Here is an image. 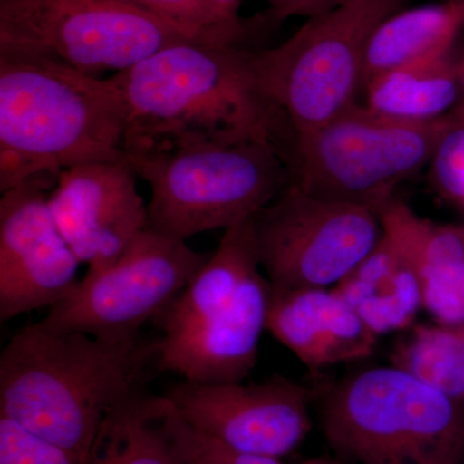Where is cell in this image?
Returning a JSON list of instances; mask_svg holds the SVG:
<instances>
[{
  "label": "cell",
  "instance_id": "1",
  "mask_svg": "<svg viewBox=\"0 0 464 464\" xmlns=\"http://www.w3.org/2000/svg\"><path fill=\"white\" fill-rule=\"evenodd\" d=\"M111 79L123 102L125 155L257 142L279 149L288 164L295 130L266 87L253 48L179 43Z\"/></svg>",
  "mask_w": 464,
  "mask_h": 464
},
{
  "label": "cell",
  "instance_id": "2",
  "mask_svg": "<svg viewBox=\"0 0 464 464\" xmlns=\"http://www.w3.org/2000/svg\"><path fill=\"white\" fill-rule=\"evenodd\" d=\"M152 371L157 341L105 340L33 324L0 355V417L85 464L106 418L143 393Z\"/></svg>",
  "mask_w": 464,
  "mask_h": 464
},
{
  "label": "cell",
  "instance_id": "3",
  "mask_svg": "<svg viewBox=\"0 0 464 464\" xmlns=\"http://www.w3.org/2000/svg\"><path fill=\"white\" fill-rule=\"evenodd\" d=\"M125 115L111 78L38 57H0V191L56 182L69 168L125 161Z\"/></svg>",
  "mask_w": 464,
  "mask_h": 464
},
{
  "label": "cell",
  "instance_id": "4",
  "mask_svg": "<svg viewBox=\"0 0 464 464\" xmlns=\"http://www.w3.org/2000/svg\"><path fill=\"white\" fill-rule=\"evenodd\" d=\"M253 218L225 231L192 282L157 317L158 372L192 383L243 382L267 331L271 284L259 273Z\"/></svg>",
  "mask_w": 464,
  "mask_h": 464
},
{
  "label": "cell",
  "instance_id": "5",
  "mask_svg": "<svg viewBox=\"0 0 464 464\" xmlns=\"http://www.w3.org/2000/svg\"><path fill=\"white\" fill-rule=\"evenodd\" d=\"M333 450L359 464H464V401L398 366L351 375L324 396Z\"/></svg>",
  "mask_w": 464,
  "mask_h": 464
},
{
  "label": "cell",
  "instance_id": "6",
  "mask_svg": "<svg viewBox=\"0 0 464 464\" xmlns=\"http://www.w3.org/2000/svg\"><path fill=\"white\" fill-rule=\"evenodd\" d=\"M125 160L151 188L149 227L185 241L248 221L292 183L282 151L268 143H200Z\"/></svg>",
  "mask_w": 464,
  "mask_h": 464
},
{
  "label": "cell",
  "instance_id": "7",
  "mask_svg": "<svg viewBox=\"0 0 464 464\" xmlns=\"http://www.w3.org/2000/svg\"><path fill=\"white\" fill-rule=\"evenodd\" d=\"M456 125L449 114L415 123L353 103L295 140L288 161L292 183L314 197L381 216L398 199L402 183L431 166L440 143Z\"/></svg>",
  "mask_w": 464,
  "mask_h": 464
},
{
  "label": "cell",
  "instance_id": "8",
  "mask_svg": "<svg viewBox=\"0 0 464 464\" xmlns=\"http://www.w3.org/2000/svg\"><path fill=\"white\" fill-rule=\"evenodd\" d=\"M185 42L219 44L121 0H0V57L45 58L99 76Z\"/></svg>",
  "mask_w": 464,
  "mask_h": 464
},
{
  "label": "cell",
  "instance_id": "9",
  "mask_svg": "<svg viewBox=\"0 0 464 464\" xmlns=\"http://www.w3.org/2000/svg\"><path fill=\"white\" fill-rule=\"evenodd\" d=\"M409 0H350L308 18L297 32L258 51L266 87L288 118L295 139L356 103L369 41Z\"/></svg>",
  "mask_w": 464,
  "mask_h": 464
},
{
  "label": "cell",
  "instance_id": "10",
  "mask_svg": "<svg viewBox=\"0 0 464 464\" xmlns=\"http://www.w3.org/2000/svg\"><path fill=\"white\" fill-rule=\"evenodd\" d=\"M209 257L185 240L146 228L114 264L87 271L42 323L53 331L105 340L137 337L143 324L157 319Z\"/></svg>",
  "mask_w": 464,
  "mask_h": 464
},
{
  "label": "cell",
  "instance_id": "11",
  "mask_svg": "<svg viewBox=\"0 0 464 464\" xmlns=\"http://www.w3.org/2000/svg\"><path fill=\"white\" fill-rule=\"evenodd\" d=\"M259 265L276 288H334L377 246L381 216L290 183L253 217Z\"/></svg>",
  "mask_w": 464,
  "mask_h": 464
},
{
  "label": "cell",
  "instance_id": "12",
  "mask_svg": "<svg viewBox=\"0 0 464 464\" xmlns=\"http://www.w3.org/2000/svg\"><path fill=\"white\" fill-rule=\"evenodd\" d=\"M164 396L198 431L255 456H288L311 430L313 391L285 378L257 384L185 381Z\"/></svg>",
  "mask_w": 464,
  "mask_h": 464
},
{
  "label": "cell",
  "instance_id": "13",
  "mask_svg": "<svg viewBox=\"0 0 464 464\" xmlns=\"http://www.w3.org/2000/svg\"><path fill=\"white\" fill-rule=\"evenodd\" d=\"M48 179L2 192L0 199V320L52 307L69 295L82 262L57 226Z\"/></svg>",
  "mask_w": 464,
  "mask_h": 464
},
{
  "label": "cell",
  "instance_id": "14",
  "mask_svg": "<svg viewBox=\"0 0 464 464\" xmlns=\"http://www.w3.org/2000/svg\"><path fill=\"white\" fill-rule=\"evenodd\" d=\"M125 161H94L63 170L48 192L57 226L88 271L114 264L149 228L148 204Z\"/></svg>",
  "mask_w": 464,
  "mask_h": 464
},
{
  "label": "cell",
  "instance_id": "15",
  "mask_svg": "<svg viewBox=\"0 0 464 464\" xmlns=\"http://www.w3.org/2000/svg\"><path fill=\"white\" fill-rule=\"evenodd\" d=\"M381 219L380 243L334 286L377 337L411 328L423 310L418 268L423 218L396 199Z\"/></svg>",
  "mask_w": 464,
  "mask_h": 464
},
{
  "label": "cell",
  "instance_id": "16",
  "mask_svg": "<svg viewBox=\"0 0 464 464\" xmlns=\"http://www.w3.org/2000/svg\"><path fill=\"white\" fill-rule=\"evenodd\" d=\"M266 328L314 372L365 359L378 340L335 288L271 285Z\"/></svg>",
  "mask_w": 464,
  "mask_h": 464
},
{
  "label": "cell",
  "instance_id": "17",
  "mask_svg": "<svg viewBox=\"0 0 464 464\" xmlns=\"http://www.w3.org/2000/svg\"><path fill=\"white\" fill-rule=\"evenodd\" d=\"M464 27V0L404 8L375 29L362 66V91L373 79L456 47Z\"/></svg>",
  "mask_w": 464,
  "mask_h": 464
},
{
  "label": "cell",
  "instance_id": "18",
  "mask_svg": "<svg viewBox=\"0 0 464 464\" xmlns=\"http://www.w3.org/2000/svg\"><path fill=\"white\" fill-rule=\"evenodd\" d=\"M454 48L377 76L364 90L366 108L415 123L448 115L460 92V56Z\"/></svg>",
  "mask_w": 464,
  "mask_h": 464
},
{
  "label": "cell",
  "instance_id": "19",
  "mask_svg": "<svg viewBox=\"0 0 464 464\" xmlns=\"http://www.w3.org/2000/svg\"><path fill=\"white\" fill-rule=\"evenodd\" d=\"M166 399L145 393L106 418L85 464H181L167 431Z\"/></svg>",
  "mask_w": 464,
  "mask_h": 464
},
{
  "label": "cell",
  "instance_id": "20",
  "mask_svg": "<svg viewBox=\"0 0 464 464\" xmlns=\"http://www.w3.org/2000/svg\"><path fill=\"white\" fill-rule=\"evenodd\" d=\"M418 268L423 310L435 323L464 325V226L423 218Z\"/></svg>",
  "mask_w": 464,
  "mask_h": 464
},
{
  "label": "cell",
  "instance_id": "21",
  "mask_svg": "<svg viewBox=\"0 0 464 464\" xmlns=\"http://www.w3.org/2000/svg\"><path fill=\"white\" fill-rule=\"evenodd\" d=\"M392 365L464 401V325L422 324L396 344Z\"/></svg>",
  "mask_w": 464,
  "mask_h": 464
},
{
  "label": "cell",
  "instance_id": "22",
  "mask_svg": "<svg viewBox=\"0 0 464 464\" xmlns=\"http://www.w3.org/2000/svg\"><path fill=\"white\" fill-rule=\"evenodd\" d=\"M159 17L167 18L224 45L249 47L256 34L265 32L261 16L237 20L227 16L212 0H121ZM250 48V47H249Z\"/></svg>",
  "mask_w": 464,
  "mask_h": 464
},
{
  "label": "cell",
  "instance_id": "23",
  "mask_svg": "<svg viewBox=\"0 0 464 464\" xmlns=\"http://www.w3.org/2000/svg\"><path fill=\"white\" fill-rule=\"evenodd\" d=\"M166 399L167 431L181 464H283L275 458L255 456L230 448L185 422Z\"/></svg>",
  "mask_w": 464,
  "mask_h": 464
},
{
  "label": "cell",
  "instance_id": "24",
  "mask_svg": "<svg viewBox=\"0 0 464 464\" xmlns=\"http://www.w3.org/2000/svg\"><path fill=\"white\" fill-rule=\"evenodd\" d=\"M0 464H84L66 449L52 444L0 417Z\"/></svg>",
  "mask_w": 464,
  "mask_h": 464
},
{
  "label": "cell",
  "instance_id": "25",
  "mask_svg": "<svg viewBox=\"0 0 464 464\" xmlns=\"http://www.w3.org/2000/svg\"><path fill=\"white\" fill-rule=\"evenodd\" d=\"M430 167L439 194L464 208V123L447 133Z\"/></svg>",
  "mask_w": 464,
  "mask_h": 464
},
{
  "label": "cell",
  "instance_id": "26",
  "mask_svg": "<svg viewBox=\"0 0 464 464\" xmlns=\"http://www.w3.org/2000/svg\"><path fill=\"white\" fill-rule=\"evenodd\" d=\"M350 0H267L266 23L271 29L282 25L290 17L314 18L341 7Z\"/></svg>",
  "mask_w": 464,
  "mask_h": 464
},
{
  "label": "cell",
  "instance_id": "27",
  "mask_svg": "<svg viewBox=\"0 0 464 464\" xmlns=\"http://www.w3.org/2000/svg\"><path fill=\"white\" fill-rule=\"evenodd\" d=\"M449 115H450L451 119H453V121H456L457 125L464 123V50L462 56H460L459 99H458L456 108L451 110V112H449Z\"/></svg>",
  "mask_w": 464,
  "mask_h": 464
},
{
  "label": "cell",
  "instance_id": "28",
  "mask_svg": "<svg viewBox=\"0 0 464 464\" xmlns=\"http://www.w3.org/2000/svg\"><path fill=\"white\" fill-rule=\"evenodd\" d=\"M213 3L225 12L227 16L240 20V5L243 0H212Z\"/></svg>",
  "mask_w": 464,
  "mask_h": 464
},
{
  "label": "cell",
  "instance_id": "29",
  "mask_svg": "<svg viewBox=\"0 0 464 464\" xmlns=\"http://www.w3.org/2000/svg\"><path fill=\"white\" fill-rule=\"evenodd\" d=\"M299 464H341L334 462V460L325 459V458H316V459H308L306 462H302Z\"/></svg>",
  "mask_w": 464,
  "mask_h": 464
}]
</instances>
